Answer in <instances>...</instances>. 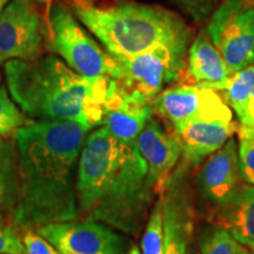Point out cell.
<instances>
[{"label":"cell","mask_w":254,"mask_h":254,"mask_svg":"<svg viewBox=\"0 0 254 254\" xmlns=\"http://www.w3.org/2000/svg\"><path fill=\"white\" fill-rule=\"evenodd\" d=\"M192 167L182 161L167 180L163 192V254H187L194 232L196 209L189 172Z\"/></svg>","instance_id":"8fae6325"},{"label":"cell","mask_w":254,"mask_h":254,"mask_svg":"<svg viewBox=\"0 0 254 254\" xmlns=\"http://www.w3.org/2000/svg\"><path fill=\"white\" fill-rule=\"evenodd\" d=\"M152 106L153 113L171 124L174 132L200 120H233V112L217 91L196 85L166 88Z\"/></svg>","instance_id":"30bf717a"},{"label":"cell","mask_w":254,"mask_h":254,"mask_svg":"<svg viewBox=\"0 0 254 254\" xmlns=\"http://www.w3.org/2000/svg\"><path fill=\"white\" fill-rule=\"evenodd\" d=\"M252 254H254V250H253V251H252Z\"/></svg>","instance_id":"e575fe53"},{"label":"cell","mask_w":254,"mask_h":254,"mask_svg":"<svg viewBox=\"0 0 254 254\" xmlns=\"http://www.w3.org/2000/svg\"><path fill=\"white\" fill-rule=\"evenodd\" d=\"M5 219H6V217H5V214H4V213H2V212H1V211H0V225L5 224V222H6V220H5Z\"/></svg>","instance_id":"f546056e"},{"label":"cell","mask_w":254,"mask_h":254,"mask_svg":"<svg viewBox=\"0 0 254 254\" xmlns=\"http://www.w3.org/2000/svg\"><path fill=\"white\" fill-rule=\"evenodd\" d=\"M0 81H1V73H0Z\"/></svg>","instance_id":"836d02e7"},{"label":"cell","mask_w":254,"mask_h":254,"mask_svg":"<svg viewBox=\"0 0 254 254\" xmlns=\"http://www.w3.org/2000/svg\"><path fill=\"white\" fill-rule=\"evenodd\" d=\"M225 228L238 243L254 250V185L243 184L207 220Z\"/></svg>","instance_id":"2e32d148"},{"label":"cell","mask_w":254,"mask_h":254,"mask_svg":"<svg viewBox=\"0 0 254 254\" xmlns=\"http://www.w3.org/2000/svg\"><path fill=\"white\" fill-rule=\"evenodd\" d=\"M240 254H252V251L249 250V249H246V247H244V249L241 250Z\"/></svg>","instance_id":"4dcf8cb0"},{"label":"cell","mask_w":254,"mask_h":254,"mask_svg":"<svg viewBox=\"0 0 254 254\" xmlns=\"http://www.w3.org/2000/svg\"><path fill=\"white\" fill-rule=\"evenodd\" d=\"M40 2H43L45 5V26L49 23V18H50V12L51 8H52L53 5V0H39Z\"/></svg>","instance_id":"4316f807"},{"label":"cell","mask_w":254,"mask_h":254,"mask_svg":"<svg viewBox=\"0 0 254 254\" xmlns=\"http://www.w3.org/2000/svg\"><path fill=\"white\" fill-rule=\"evenodd\" d=\"M199 254H240L245 246L218 225L209 224L199 234Z\"/></svg>","instance_id":"ffe728a7"},{"label":"cell","mask_w":254,"mask_h":254,"mask_svg":"<svg viewBox=\"0 0 254 254\" xmlns=\"http://www.w3.org/2000/svg\"><path fill=\"white\" fill-rule=\"evenodd\" d=\"M8 92L32 120H69L101 125L111 78H87L55 55L4 64Z\"/></svg>","instance_id":"3957f363"},{"label":"cell","mask_w":254,"mask_h":254,"mask_svg":"<svg viewBox=\"0 0 254 254\" xmlns=\"http://www.w3.org/2000/svg\"><path fill=\"white\" fill-rule=\"evenodd\" d=\"M36 232L62 254H127L133 246L119 231L91 219L53 222Z\"/></svg>","instance_id":"9c48e42d"},{"label":"cell","mask_w":254,"mask_h":254,"mask_svg":"<svg viewBox=\"0 0 254 254\" xmlns=\"http://www.w3.org/2000/svg\"><path fill=\"white\" fill-rule=\"evenodd\" d=\"M238 129H241V131L254 132V88L252 93L250 95L249 104H247L246 116L243 122L240 123L239 128Z\"/></svg>","instance_id":"484cf974"},{"label":"cell","mask_w":254,"mask_h":254,"mask_svg":"<svg viewBox=\"0 0 254 254\" xmlns=\"http://www.w3.org/2000/svg\"><path fill=\"white\" fill-rule=\"evenodd\" d=\"M32 122L33 120L15 106L6 87L0 86V135L13 136L20 127L26 126Z\"/></svg>","instance_id":"7402d4cb"},{"label":"cell","mask_w":254,"mask_h":254,"mask_svg":"<svg viewBox=\"0 0 254 254\" xmlns=\"http://www.w3.org/2000/svg\"><path fill=\"white\" fill-rule=\"evenodd\" d=\"M20 236L27 254H62L49 241L39 236L36 230L32 228L21 230Z\"/></svg>","instance_id":"d4e9b609"},{"label":"cell","mask_w":254,"mask_h":254,"mask_svg":"<svg viewBox=\"0 0 254 254\" xmlns=\"http://www.w3.org/2000/svg\"><path fill=\"white\" fill-rule=\"evenodd\" d=\"M254 88V65L234 73L220 95L241 123L246 116L247 104Z\"/></svg>","instance_id":"d6986e66"},{"label":"cell","mask_w":254,"mask_h":254,"mask_svg":"<svg viewBox=\"0 0 254 254\" xmlns=\"http://www.w3.org/2000/svg\"><path fill=\"white\" fill-rule=\"evenodd\" d=\"M46 49L45 21L33 0H11L0 13V64L32 62Z\"/></svg>","instance_id":"ba28073f"},{"label":"cell","mask_w":254,"mask_h":254,"mask_svg":"<svg viewBox=\"0 0 254 254\" xmlns=\"http://www.w3.org/2000/svg\"><path fill=\"white\" fill-rule=\"evenodd\" d=\"M245 183L240 170L238 142L232 136L200 165L196 174V201L206 220Z\"/></svg>","instance_id":"7c38bea8"},{"label":"cell","mask_w":254,"mask_h":254,"mask_svg":"<svg viewBox=\"0 0 254 254\" xmlns=\"http://www.w3.org/2000/svg\"><path fill=\"white\" fill-rule=\"evenodd\" d=\"M240 170L246 183L254 185V132L238 129Z\"/></svg>","instance_id":"603a6c76"},{"label":"cell","mask_w":254,"mask_h":254,"mask_svg":"<svg viewBox=\"0 0 254 254\" xmlns=\"http://www.w3.org/2000/svg\"><path fill=\"white\" fill-rule=\"evenodd\" d=\"M127 254H141V253H140V251H139L134 245H133L132 249L128 251V253H127Z\"/></svg>","instance_id":"f1b7e54d"},{"label":"cell","mask_w":254,"mask_h":254,"mask_svg":"<svg viewBox=\"0 0 254 254\" xmlns=\"http://www.w3.org/2000/svg\"><path fill=\"white\" fill-rule=\"evenodd\" d=\"M178 1H179V0H178ZM180 1H183V2H189L190 0H180Z\"/></svg>","instance_id":"d6a6232c"},{"label":"cell","mask_w":254,"mask_h":254,"mask_svg":"<svg viewBox=\"0 0 254 254\" xmlns=\"http://www.w3.org/2000/svg\"><path fill=\"white\" fill-rule=\"evenodd\" d=\"M207 33L232 74L254 65L253 7L226 0L212 15Z\"/></svg>","instance_id":"52a82bcc"},{"label":"cell","mask_w":254,"mask_h":254,"mask_svg":"<svg viewBox=\"0 0 254 254\" xmlns=\"http://www.w3.org/2000/svg\"><path fill=\"white\" fill-rule=\"evenodd\" d=\"M164 245V212L163 199H158L152 206L145 225V231L141 239L142 254H163Z\"/></svg>","instance_id":"44dd1931"},{"label":"cell","mask_w":254,"mask_h":254,"mask_svg":"<svg viewBox=\"0 0 254 254\" xmlns=\"http://www.w3.org/2000/svg\"><path fill=\"white\" fill-rule=\"evenodd\" d=\"M186 55L185 47L160 45L133 57H114L120 66L117 80L124 90L152 103L165 87L184 78Z\"/></svg>","instance_id":"8992f818"},{"label":"cell","mask_w":254,"mask_h":254,"mask_svg":"<svg viewBox=\"0 0 254 254\" xmlns=\"http://www.w3.org/2000/svg\"><path fill=\"white\" fill-rule=\"evenodd\" d=\"M19 184L17 144L13 136L0 135V211L6 218L11 217L18 204Z\"/></svg>","instance_id":"ac0fdd59"},{"label":"cell","mask_w":254,"mask_h":254,"mask_svg":"<svg viewBox=\"0 0 254 254\" xmlns=\"http://www.w3.org/2000/svg\"><path fill=\"white\" fill-rule=\"evenodd\" d=\"M187 75L193 85L220 92L226 87L232 73L211 38L200 36L189 50Z\"/></svg>","instance_id":"e0dca14e"},{"label":"cell","mask_w":254,"mask_h":254,"mask_svg":"<svg viewBox=\"0 0 254 254\" xmlns=\"http://www.w3.org/2000/svg\"><path fill=\"white\" fill-rule=\"evenodd\" d=\"M9 1H11V0H0V13L4 11V8L8 5Z\"/></svg>","instance_id":"83f0119b"},{"label":"cell","mask_w":254,"mask_h":254,"mask_svg":"<svg viewBox=\"0 0 254 254\" xmlns=\"http://www.w3.org/2000/svg\"><path fill=\"white\" fill-rule=\"evenodd\" d=\"M234 120H200L173 132L182 146L183 163L194 168L217 152L238 131Z\"/></svg>","instance_id":"9a60e30c"},{"label":"cell","mask_w":254,"mask_h":254,"mask_svg":"<svg viewBox=\"0 0 254 254\" xmlns=\"http://www.w3.org/2000/svg\"><path fill=\"white\" fill-rule=\"evenodd\" d=\"M92 129L69 120H33L14 133L20 184L9 222L15 228L79 219L78 163Z\"/></svg>","instance_id":"6da1fadb"},{"label":"cell","mask_w":254,"mask_h":254,"mask_svg":"<svg viewBox=\"0 0 254 254\" xmlns=\"http://www.w3.org/2000/svg\"><path fill=\"white\" fill-rule=\"evenodd\" d=\"M136 147L147 166L148 184L159 195L179 164V140L152 116L136 138Z\"/></svg>","instance_id":"5bb4252c"},{"label":"cell","mask_w":254,"mask_h":254,"mask_svg":"<svg viewBox=\"0 0 254 254\" xmlns=\"http://www.w3.org/2000/svg\"><path fill=\"white\" fill-rule=\"evenodd\" d=\"M155 195L136 145L118 140L103 125L87 134L77 170L79 219L100 221L136 238Z\"/></svg>","instance_id":"7a4b0ae2"},{"label":"cell","mask_w":254,"mask_h":254,"mask_svg":"<svg viewBox=\"0 0 254 254\" xmlns=\"http://www.w3.org/2000/svg\"><path fill=\"white\" fill-rule=\"evenodd\" d=\"M113 57H133L160 45L189 49L190 32L172 12L131 0H64Z\"/></svg>","instance_id":"277c9868"},{"label":"cell","mask_w":254,"mask_h":254,"mask_svg":"<svg viewBox=\"0 0 254 254\" xmlns=\"http://www.w3.org/2000/svg\"><path fill=\"white\" fill-rule=\"evenodd\" d=\"M0 254H27L20 231L11 222L0 225Z\"/></svg>","instance_id":"cb8c5ba5"},{"label":"cell","mask_w":254,"mask_h":254,"mask_svg":"<svg viewBox=\"0 0 254 254\" xmlns=\"http://www.w3.org/2000/svg\"><path fill=\"white\" fill-rule=\"evenodd\" d=\"M187 254H198V252H196L195 249H190Z\"/></svg>","instance_id":"1f68e13d"},{"label":"cell","mask_w":254,"mask_h":254,"mask_svg":"<svg viewBox=\"0 0 254 254\" xmlns=\"http://www.w3.org/2000/svg\"><path fill=\"white\" fill-rule=\"evenodd\" d=\"M45 27L47 49L62 57L78 74L87 78H120L118 62L95 43L64 2L52 5Z\"/></svg>","instance_id":"5b68a950"},{"label":"cell","mask_w":254,"mask_h":254,"mask_svg":"<svg viewBox=\"0 0 254 254\" xmlns=\"http://www.w3.org/2000/svg\"><path fill=\"white\" fill-rule=\"evenodd\" d=\"M152 116V103L129 93L124 90L117 79H111L101 125L114 138L125 144L136 145V138Z\"/></svg>","instance_id":"4fadbf2b"}]
</instances>
